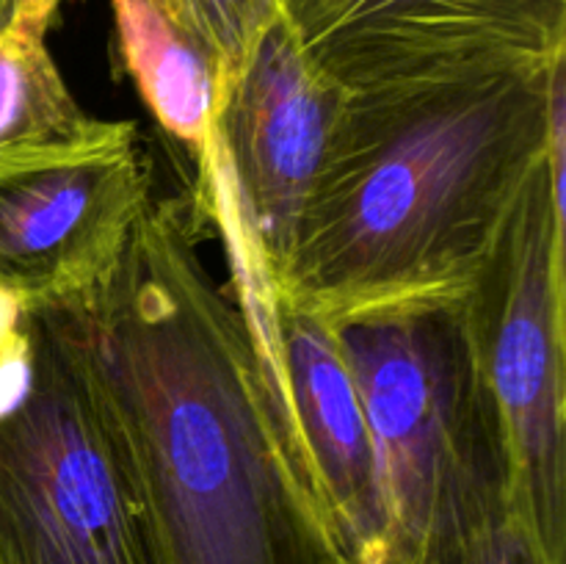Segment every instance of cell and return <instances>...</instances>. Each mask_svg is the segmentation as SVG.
Masks as SVG:
<instances>
[{"label": "cell", "mask_w": 566, "mask_h": 564, "mask_svg": "<svg viewBox=\"0 0 566 564\" xmlns=\"http://www.w3.org/2000/svg\"><path fill=\"white\" fill-rule=\"evenodd\" d=\"M160 564H346L287 404L180 199L149 202L81 296Z\"/></svg>", "instance_id": "obj_1"}, {"label": "cell", "mask_w": 566, "mask_h": 564, "mask_svg": "<svg viewBox=\"0 0 566 564\" xmlns=\"http://www.w3.org/2000/svg\"><path fill=\"white\" fill-rule=\"evenodd\" d=\"M564 127V64L346 94L280 299L324 321L464 296Z\"/></svg>", "instance_id": "obj_2"}, {"label": "cell", "mask_w": 566, "mask_h": 564, "mask_svg": "<svg viewBox=\"0 0 566 564\" xmlns=\"http://www.w3.org/2000/svg\"><path fill=\"white\" fill-rule=\"evenodd\" d=\"M31 374L0 415V564H160L81 296L25 304Z\"/></svg>", "instance_id": "obj_3"}, {"label": "cell", "mask_w": 566, "mask_h": 564, "mask_svg": "<svg viewBox=\"0 0 566 564\" xmlns=\"http://www.w3.org/2000/svg\"><path fill=\"white\" fill-rule=\"evenodd\" d=\"M475 365L501 415L514 492L566 553L564 127L464 293Z\"/></svg>", "instance_id": "obj_4"}, {"label": "cell", "mask_w": 566, "mask_h": 564, "mask_svg": "<svg viewBox=\"0 0 566 564\" xmlns=\"http://www.w3.org/2000/svg\"><path fill=\"white\" fill-rule=\"evenodd\" d=\"M363 401L390 529V564H412L437 506L503 429L475 365L464 296L326 321Z\"/></svg>", "instance_id": "obj_5"}, {"label": "cell", "mask_w": 566, "mask_h": 564, "mask_svg": "<svg viewBox=\"0 0 566 564\" xmlns=\"http://www.w3.org/2000/svg\"><path fill=\"white\" fill-rule=\"evenodd\" d=\"M282 17L346 94L566 61V0H287Z\"/></svg>", "instance_id": "obj_6"}, {"label": "cell", "mask_w": 566, "mask_h": 564, "mask_svg": "<svg viewBox=\"0 0 566 564\" xmlns=\"http://www.w3.org/2000/svg\"><path fill=\"white\" fill-rule=\"evenodd\" d=\"M343 97L346 92L313 70L285 17L260 33L221 92L213 147L276 291Z\"/></svg>", "instance_id": "obj_7"}, {"label": "cell", "mask_w": 566, "mask_h": 564, "mask_svg": "<svg viewBox=\"0 0 566 564\" xmlns=\"http://www.w3.org/2000/svg\"><path fill=\"white\" fill-rule=\"evenodd\" d=\"M149 199L136 142L0 175V291L22 304L92 293Z\"/></svg>", "instance_id": "obj_8"}, {"label": "cell", "mask_w": 566, "mask_h": 564, "mask_svg": "<svg viewBox=\"0 0 566 564\" xmlns=\"http://www.w3.org/2000/svg\"><path fill=\"white\" fill-rule=\"evenodd\" d=\"M276 335L293 429L337 553L346 564H390L374 440L332 326L280 299Z\"/></svg>", "instance_id": "obj_9"}, {"label": "cell", "mask_w": 566, "mask_h": 564, "mask_svg": "<svg viewBox=\"0 0 566 564\" xmlns=\"http://www.w3.org/2000/svg\"><path fill=\"white\" fill-rule=\"evenodd\" d=\"M61 0H0V175L136 142L130 122L88 114L48 48Z\"/></svg>", "instance_id": "obj_10"}, {"label": "cell", "mask_w": 566, "mask_h": 564, "mask_svg": "<svg viewBox=\"0 0 566 564\" xmlns=\"http://www.w3.org/2000/svg\"><path fill=\"white\" fill-rule=\"evenodd\" d=\"M111 9L138 94L197 169L227 83L219 59L164 0H111Z\"/></svg>", "instance_id": "obj_11"}, {"label": "cell", "mask_w": 566, "mask_h": 564, "mask_svg": "<svg viewBox=\"0 0 566 564\" xmlns=\"http://www.w3.org/2000/svg\"><path fill=\"white\" fill-rule=\"evenodd\" d=\"M412 564H566L514 492L503 435L451 481Z\"/></svg>", "instance_id": "obj_12"}, {"label": "cell", "mask_w": 566, "mask_h": 564, "mask_svg": "<svg viewBox=\"0 0 566 564\" xmlns=\"http://www.w3.org/2000/svg\"><path fill=\"white\" fill-rule=\"evenodd\" d=\"M216 53L230 81L258 44L260 33L280 20L287 0H164Z\"/></svg>", "instance_id": "obj_13"}]
</instances>
